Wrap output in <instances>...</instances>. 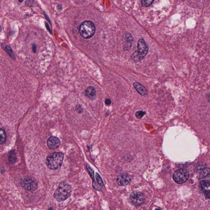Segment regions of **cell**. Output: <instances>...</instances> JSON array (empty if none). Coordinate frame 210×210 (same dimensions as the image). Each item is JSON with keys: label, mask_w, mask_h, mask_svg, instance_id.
Instances as JSON below:
<instances>
[{"label": "cell", "mask_w": 210, "mask_h": 210, "mask_svg": "<svg viewBox=\"0 0 210 210\" xmlns=\"http://www.w3.org/2000/svg\"><path fill=\"white\" fill-rule=\"evenodd\" d=\"M85 95L90 99H94L96 95V92L93 87H89L85 91Z\"/></svg>", "instance_id": "obj_12"}, {"label": "cell", "mask_w": 210, "mask_h": 210, "mask_svg": "<svg viewBox=\"0 0 210 210\" xmlns=\"http://www.w3.org/2000/svg\"><path fill=\"white\" fill-rule=\"evenodd\" d=\"M61 141L57 137L52 136L47 140V146L50 149H54L60 146Z\"/></svg>", "instance_id": "obj_8"}, {"label": "cell", "mask_w": 210, "mask_h": 210, "mask_svg": "<svg viewBox=\"0 0 210 210\" xmlns=\"http://www.w3.org/2000/svg\"><path fill=\"white\" fill-rule=\"evenodd\" d=\"M210 169L209 168H207L203 169L200 174V178H202L206 177V176L209 175Z\"/></svg>", "instance_id": "obj_17"}, {"label": "cell", "mask_w": 210, "mask_h": 210, "mask_svg": "<svg viewBox=\"0 0 210 210\" xmlns=\"http://www.w3.org/2000/svg\"><path fill=\"white\" fill-rule=\"evenodd\" d=\"M133 38L132 35L129 33H127L125 35V44L124 49L125 51L129 50L132 47Z\"/></svg>", "instance_id": "obj_11"}, {"label": "cell", "mask_w": 210, "mask_h": 210, "mask_svg": "<svg viewBox=\"0 0 210 210\" xmlns=\"http://www.w3.org/2000/svg\"><path fill=\"white\" fill-rule=\"evenodd\" d=\"M6 134L4 130L0 129V144L5 143L6 140Z\"/></svg>", "instance_id": "obj_14"}, {"label": "cell", "mask_w": 210, "mask_h": 210, "mask_svg": "<svg viewBox=\"0 0 210 210\" xmlns=\"http://www.w3.org/2000/svg\"><path fill=\"white\" fill-rule=\"evenodd\" d=\"M105 103L107 105H110V103H111V101H110V99L108 98V99L105 100Z\"/></svg>", "instance_id": "obj_22"}, {"label": "cell", "mask_w": 210, "mask_h": 210, "mask_svg": "<svg viewBox=\"0 0 210 210\" xmlns=\"http://www.w3.org/2000/svg\"><path fill=\"white\" fill-rule=\"evenodd\" d=\"M33 50L34 51H35V50H36V47L34 45L33 46Z\"/></svg>", "instance_id": "obj_24"}, {"label": "cell", "mask_w": 210, "mask_h": 210, "mask_svg": "<svg viewBox=\"0 0 210 210\" xmlns=\"http://www.w3.org/2000/svg\"><path fill=\"white\" fill-rule=\"evenodd\" d=\"M130 200L133 204L139 207L142 205L145 201V196L143 193L140 192H133L130 196Z\"/></svg>", "instance_id": "obj_7"}, {"label": "cell", "mask_w": 210, "mask_h": 210, "mask_svg": "<svg viewBox=\"0 0 210 210\" xmlns=\"http://www.w3.org/2000/svg\"><path fill=\"white\" fill-rule=\"evenodd\" d=\"M200 186L201 188L204 191H205V193L210 192V181L209 180H203L200 182Z\"/></svg>", "instance_id": "obj_13"}, {"label": "cell", "mask_w": 210, "mask_h": 210, "mask_svg": "<svg viewBox=\"0 0 210 210\" xmlns=\"http://www.w3.org/2000/svg\"><path fill=\"white\" fill-rule=\"evenodd\" d=\"M18 1L19 2L22 3V2L23 1V0H18Z\"/></svg>", "instance_id": "obj_25"}, {"label": "cell", "mask_w": 210, "mask_h": 210, "mask_svg": "<svg viewBox=\"0 0 210 210\" xmlns=\"http://www.w3.org/2000/svg\"><path fill=\"white\" fill-rule=\"evenodd\" d=\"M146 112L145 111H142V110H140V111H137L136 113V116L137 118L138 119H141L142 117H143L144 115L145 114Z\"/></svg>", "instance_id": "obj_19"}, {"label": "cell", "mask_w": 210, "mask_h": 210, "mask_svg": "<svg viewBox=\"0 0 210 210\" xmlns=\"http://www.w3.org/2000/svg\"><path fill=\"white\" fill-rule=\"evenodd\" d=\"M96 28L92 21H87L82 23L79 28V32L82 37L85 39H90L94 35Z\"/></svg>", "instance_id": "obj_4"}, {"label": "cell", "mask_w": 210, "mask_h": 210, "mask_svg": "<svg viewBox=\"0 0 210 210\" xmlns=\"http://www.w3.org/2000/svg\"><path fill=\"white\" fill-rule=\"evenodd\" d=\"M148 51V44L144 39H140L138 42V50L132 54V59L136 63L141 61L147 56Z\"/></svg>", "instance_id": "obj_2"}, {"label": "cell", "mask_w": 210, "mask_h": 210, "mask_svg": "<svg viewBox=\"0 0 210 210\" xmlns=\"http://www.w3.org/2000/svg\"><path fill=\"white\" fill-rule=\"evenodd\" d=\"M76 108H77V110L78 111L79 110V112H81V107L80 105H79V106L78 105V106H77V107H76Z\"/></svg>", "instance_id": "obj_23"}, {"label": "cell", "mask_w": 210, "mask_h": 210, "mask_svg": "<svg viewBox=\"0 0 210 210\" xmlns=\"http://www.w3.org/2000/svg\"><path fill=\"white\" fill-rule=\"evenodd\" d=\"M64 156L63 154L61 152H54L49 155L46 160L47 167L53 170L59 168L63 161Z\"/></svg>", "instance_id": "obj_3"}, {"label": "cell", "mask_w": 210, "mask_h": 210, "mask_svg": "<svg viewBox=\"0 0 210 210\" xmlns=\"http://www.w3.org/2000/svg\"><path fill=\"white\" fill-rule=\"evenodd\" d=\"M21 185L24 190L34 191L38 188V183L35 178L31 176L23 177L21 181Z\"/></svg>", "instance_id": "obj_5"}, {"label": "cell", "mask_w": 210, "mask_h": 210, "mask_svg": "<svg viewBox=\"0 0 210 210\" xmlns=\"http://www.w3.org/2000/svg\"><path fill=\"white\" fill-rule=\"evenodd\" d=\"M72 187L65 182L60 183L54 193V196L59 202L65 200L71 196Z\"/></svg>", "instance_id": "obj_1"}, {"label": "cell", "mask_w": 210, "mask_h": 210, "mask_svg": "<svg viewBox=\"0 0 210 210\" xmlns=\"http://www.w3.org/2000/svg\"><path fill=\"white\" fill-rule=\"evenodd\" d=\"M189 177V173L186 169H181L176 170L174 174V180L178 184H183L187 181Z\"/></svg>", "instance_id": "obj_6"}, {"label": "cell", "mask_w": 210, "mask_h": 210, "mask_svg": "<svg viewBox=\"0 0 210 210\" xmlns=\"http://www.w3.org/2000/svg\"><path fill=\"white\" fill-rule=\"evenodd\" d=\"M95 177L97 183L99 184V185H100L101 186H103V180H102V178L101 177L100 175L98 173H96V174Z\"/></svg>", "instance_id": "obj_18"}, {"label": "cell", "mask_w": 210, "mask_h": 210, "mask_svg": "<svg viewBox=\"0 0 210 210\" xmlns=\"http://www.w3.org/2000/svg\"><path fill=\"white\" fill-rule=\"evenodd\" d=\"M0 6H1V1H0Z\"/></svg>", "instance_id": "obj_26"}, {"label": "cell", "mask_w": 210, "mask_h": 210, "mask_svg": "<svg viewBox=\"0 0 210 210\" xmlns=\"http://www.w3.org/2000/svg\"><path fill=\"white\" fill-rule=\"evenodd\" d=\"M86 168L87 169V170H88L90 175V176H91L92 178V179H93V182H94V181H94V172L93 170L91 169L90 167V166H89L88 164L86 165Z\"/></svg>", "instance_id": "obj_20"}, {"label": "cell", "mask_w": 210, "mask_h": 210, "mask_svg": "<svg viewBox=\"0 0 210 210\" xmlns=\"http://www.w3.org/2000/svg\"><path fill=\"white\" fill-rule=\"evenodd\" d=\"M154 0H141L142 6L144 7H149L151 6Z\"/></svg>", "instance_id": "obj_16"}, {"label": "cell", "mask_w": 210, "mask_h": 210, "mask_svg": "<svg viewBox=\"0 0 210 210\" xmlns=\"http://www.w3.org/2000/svg\"><path fill=\"white\" fill-rule=\"evenodd\" d=\"M117 181L120 186H125L129 184L132 179L128 174H122L117 177Z\"/></svg>", "instance_id": "obj_9"}, {"label": "cell", "mask_w": 210, "mask_h": 210, "mask_svg": "<svg viewBox=\"0 0 210 210\" xmlns=\"http://www.w3.org/2000/svg\"><path fill=\"white\" fill-rule=\"evenodd\" d=\"M133 85L137 91L141 95L143 96H146L147 95L148 93L147 90L141 84L138 82H135L133 83Z\"/></svg>", "instance_id": "obj_10"}, {"label": "cell", "mask_w": 210, "mask_h": 210, "mask_svg": "<svg viewBox=\"0 0 210 210\" xmlns=\"http://www.w3.org/2000/svg\"><path fill=\"white\" fill-rule=\"evenodd\" d=\"M33 3V1L32 0H27L25 2V6L28 7H30L32 6Z\"/></svg>", "instance_id": "obj_21"}, {"label": "cell", "mask_w": 210, "mask_h": 210, "mask_svg": "<svg viewBox=\"0 0 210 210\" xmlns=\"http://www.w3.org/2000/svg\"><path fill=\"white\" fill-rule=\"evenodd\" d=\"M4 49L5 51L7 52V53L9 55V56L11 57L13 59H15V57L14 54L13 53L12 50L11 49L10 47L8 46V45H6L4 47Z\"/></svg>", "instance_id": "obj_15"}]
</instances>
